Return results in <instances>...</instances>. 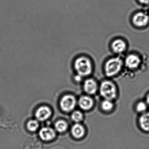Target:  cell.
I'll list each match as a JSON object with an SVG mask.
<instances>
[{"label": "cell", "mask_w": 149, "mask_h": 149, "mask_svg": "<svg viewBox=\"0 0 149 149\" xmlns=\"http://www.w3.org/2000/svg\"><path fill=\"white\" fill-rule=\"evenodd\" d=\"M74 67L78 74L82 76L88 75L92 71L90 61L85 57H80L76 60Z\"/></svg>", "instance_id": "obj_1"}, {"label": "cell", "mask_w": 149, "mask_h": 149, "mask_svg": "<svg viewBox=\"0 0 149 149\" xmlns=\"http://www.w3.org/2000/svg\"><path fill=\"white\" fill-rule=\"evenodd\" d=\"M122 64L123 62L119 57L110 59L105 65L106 75L108 76L111 77L116 74L121 70Z\"/></svg>", "instance_id": "obj_2"}, {"label": "cell", "mask_w": 149, "mask_h": 149, "mask_svg": "<svg viewBox=\"0 0 149 149\" xmlns=\"http://www.w3.org/2000/svg\"><path fill=\"white\" fill-rule=\"evenodd\" d=\"M101 95L107 100H111L116 96V89L114 84L110 81H105L101 84L100 88Z\"/></svg>", "instance_id": "obj_3"}, {"label": "cell", "mask_w": 149, "mask_h": 149, "mask_svg": "<svg viewBox=\"0 0 149 149\" xmlns=\"http://www.w3.org/2000/svg\"><path fill=\"white\" fill-rule=\"evenodd\" d=\"M76 104V99L71 95L63 97L61 101V105L64 111H69L73 110Z\"/></svg>", "instance_id": "obj_4"}, {"label": "cell", "mask_w": 149, "mask_h": 149, "mask_svg": "<svg viewBox=\"0 0 149 149\" xmlns=\"http://www.w3.org/2000/svg\"><path fill=\"white\" fill-rule=\"evenodd\" d=\"M148 15L143 13H139L136 14L133 18L134 24L137 26L143 27L146 26L149 22Z\"/></svg>", "instance_id": "obj_5"}, {"label": "cell", "mask_w": 149, "mask_h": 149, "mask_svg": "<svg viewBox=\"0 0 149 149\" xmlns=\"http://www.w3.org/2000/svg\"><path fill=\"white\" fill-rule=\"evenodd\" d=\"M51 114V111L49 108L47 107H41L38 109L36 116L38 120L44 121L47 119L50 116Z\"/></svg>", "instance_id": "obj_6"}, {"label": "cell", "mask_w": 149, "mask_h": 149, "mask_svg": "<svg viewBox=\"0 0 149 149\" xmlns=\"http://www.w3.org/2000/svg\"><path fill=\"white\" fill-rule=\"evenodd\" d=\"M139 58L135 55H130L125 59L126 66L130 69H136L140 63Z\"/></svg>", "instance_id": "obj_7"}, {"label": "cell", "mask_w": 149, "mask_h": 149, "mask_svg": "<svg viewBox=\"0 0 149 149\" xmlns=\"http://www.w3.org/2000/svg\"><path fill=\"white\" fill-rule=\"evenodd\" d=\"M40 136L43 140H50L55 136L54 131L50 128H43L40 131Z\"/></svg>", "instance_id": "obj_8"}, {"label": "cell", "mask_w": 149, "mask_h": 149, "mask_svg": "<svg viewBox=\"0 0 149 149\" xmlns=\"http://www.w3.org/2000/svg\"><path fill=\"white\" fill-rule=\"evenodd\" d=\"M97 88L96 83L92 79H88L84 84V89L87 93L93 94L96 92Z\"/></svg>", "instance_id": "obj_9"}, {"label": "cell", "mask_w": 149, "mask_h": 149, "mask_svg": "<svg viewBox=\"0 0 149 149\" xmlns=\"http://www.w3.org/2000/svg\"><path fill=\"white\" fill-rule=\"evenodd\" d=\"M93 101L88 96H83L79 100V104L81 108L84 110H88L93 105Z\"/></svg>", "instance_id": "obj_10"}, {"label": "cell", "mask_w": 149, "mask_h": 149, "mask_svg": "<svg viewBox=\"0 0 149 149\" xmlns=\"http://www.w3.org/2000/svg\"><path fill=\"white\" fill-rule=\"evenodd\" d=\"M112 49L116 53H121L125 49L126 45L124 42L121 40H116L111 45Z\"/></svg>", "instance_id": "obj_11"}, {"label": "cell", "mask_w": 149, "mask_h": 149, "mask_svg": "<svg viewBox=\"0 0 149 149\" xmlns=\"http://www.w3.org/2000/svg\"><path fill=\"white\" fill-rule=\"evenodd\" d=\"M72 132L75 137L79 138L81 137L84 133V130L83 127L81 125H75L72 129Z\"/></svg>", "instance_id": "obj_12"}, {"label": "cell", "mask_w": 149, "mask_h": 149, "mask_svg": "<svg viewBox=\"0 0 149 149\" xmlns=\"http://www.w3.org/2000/svg\"><path fill=\"white\" fill-rule=\"evenodd\" d=\"M140 125L143 130L149 131V113L143 115L140 118Z\"/></svg>", "instance_id": "obj_13"}, {"label": "cell", "mask_w": 149, "mask_h": 149, "mask_svg": "<svg viewBox=\"0 0 149 149\" xmlns=\"http://www.w3.org/2000/svg\"><path fill=\"white\" fill-rule=\"evenodd\" d=\"M56 129L59 132H63L66 130L68 125L66 122L63 121H59L55 124Z\"/></svg>", "instance_id": "obj_14"}, {"label": "cell", "mask_w": 149, "mask_h": 149, "mask_svg": "<svg viewBox=\"0 0 149 149\" xmlns=\"http://www.w3.org/2000/svg\"><path fill=\"white\" fill-rule=\"evenodd\" d=\"M39 126V123L36 120H31L29 122L27 127L29 130L31 131L36 130Z\"/></svg>", "instance_id": "obj_15"}, {"label": "cell", "mask_w": 149, "mask_h": 149, "mask_svg": "<svg viewBox=\"0 0 149 149\" xmlns=\"http://www.w3.org/2000/svg\"><path fill=\"white\" fill-rule=\"evenodd\" d=\"M102 108L104 110L108 111L111 110L113 108V104L110 100L106 99L103 102L102 104Z\"/></svg>", "instance_id": "obj_16"}, {"label": "cell", "mask_w": 149, "mask_h": 149, "mask_svg": "<svg viewBox=\"0 0 149 149\" xmlns=\"http://www.w3.org/2000/svg\"><path fill=\"white\" fill-rule=\"evenodd\" d=\"M72 118L75 122H80L82 119V114L80 111H74L72 114Z\"/></svg>", "instance_id": "obj_17"}, {"label": "cell", "mask_w": 149, "mask_h": 149, "mask_svg": "<svg viewBox=\"0 0 149 149\" xmlns=\"http://www.w3.org/2000/svg\"><path fill=\"white\" fill-rule=\"evenodd\" d=\"M146 104L142 102L139 103L137 105V110L139 112H143L146 110Z\"/></svg>", "instance_id": "obj_18"}, {"label": "cell", "mask_w": 149, "mask_h": 149, "mask_svg": "<svg viewBox=\"0 0 149 149\" xmlns=\"http://www.w3.org/2000/svg\"><path fill=\"white\" fill-rule=\"evenodd\" d=\"M139 1L141 3H143V4H148V3H149V0H139Z\"/></svg>", "instance_id": "obj_19"}, {"label": "cell", "mask_w": 149, "mask_h": 149, "mask_svg": "<svg viewBox=\"0 0 149 149\" xmlns=\"http://www.w3.org/2000/svg\"><path fill=\"white\" fill-rule=\"evenodd\" d=\"M147 103H148V104H149V95H148V96H147Z\"/></svg>", "instance_id": "obj_20"}]
</instances>
